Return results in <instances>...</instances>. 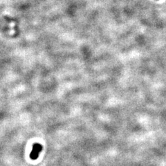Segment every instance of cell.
<instances>
[{"label":"cell","mask_w":166,"mask_h":166,"mask_svg":"<svg viewBox=\"0 0 166 166\" xmlns=\"http://www.w3.org/2000/svg\"><path fill=\"white\" fill-rule=\"evenodd\" d=\"M42 149V147L40 144L39 143H36L34 144V145L33 146V150L32 152H30V157L31 159L33 160H36L38 158L39 156V154L40 153V152Z\"/></svg>","instance_id":"1"}]
</instances>
